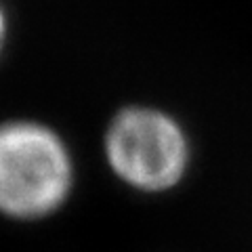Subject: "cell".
<instances>
[{
	"label": "cell",
	"instance_id": "1",
	"mask_svg": "<svg viewBox=\"0 0 252 252\" xmlns=\"http://www.w3.org/2000/svg\"><path fill=\"white\" fill-rule=\"evenodd\" d=\"M76 166L67 143L38 120L0 124V215L40 220L69 200Z\"/></svg>",
	"mask_w": 252,
	"mask_h": 252
},
{
	"label": "cell",
	"instance_id": "2",
	"mask_svg": "<svg viewBox=\"0 0 252 252\" xmlns=\"http://www.w3.org/2000/svg\"><path fill=\"white\" fill-rule=\"evenodd\" d=\"M112 172L137 191H168L189 168V139L170 114L147 105L118 112L103 137Z\"/></svg>",
	"mask_w": 252,
	"mask_h": 252
},
{
	"label": "cell",
	"instance_id": "3",
	"mask_svg": "<svg viewBox=\"0 0 252 252\" xmlns=\"http://www.w3.org/2000/svg\"><path fill=\"white\" fill-rule=\"evenodd\" d=\"M6 34H9V21H6V11L2 2H0V55L4 51V42H6Z\"/></svg>",
	"mask_w": 252,
	"mask_h": 252
}]
</instances>
